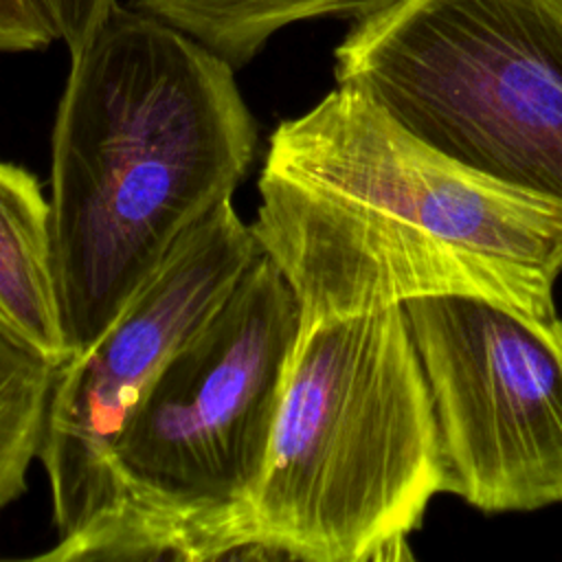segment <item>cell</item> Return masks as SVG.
<instances>
[{"instance_id": "obj_11", "label": "cell", "mask_w": 562, "mask_h": 562, "mask_svg": "<svg viewBox=\"0 0 562 562\" xmlns=\"http://www.w3.org/2000/svg\"><path fill=\"white\" fill-rule=\"evenodd\" d=\"M55 40L70 55L79 53L105 22L116 0H26Z\"/></svg>"}, {"instance_id": "obj_9", "label": "cell", "mask_w": 562, "mask_h": 562, "mask_svg": "<svg viewBox=\"0 0 562 562\" xmlns=\"http://www.w3.org/2000/svg\"><path fill=\"white\" fill-rule=\"evenodd\" d=\"M395 0H130L200 42L235 70L246 66L283 26L323 15L364 18Z\"/></svg>"}, {"instance_id": "obj_1", "label": "cell", "mask_w": 562, "mask_h": 562, "mask_svg": "<svg viewBox=\"0 0 562 562\" xmlns=\"http://www.w3.org/2000/svg\"><path fill=\"white\" fill-rule=\"evenodd\" d=\"M250 233L299 303V329L411 299L468 294L562 336V211L426 145L338 86L281 121Z\"/></svg>"}, {"instance_id": "obj_2", "label": "cell", "mask_w": 562, "mask_h": 562, "mask_svg": "<svg viewBox=\"0 0 562 562\" xmlns=\"http://www.w3.org/2000/svg\"><path fill=\"white\" fill-rule=\"evenodd\" d=\"M255 147L235 68L158 18L116 4L70 55L53 127L50 217L72 358L184 233L231 200Z\"/></svg>"}, {"instance_id": "obj_3", "label": "cell", "mask_w": 562, "mask_h": 562, "mask_svg": "<svg viewBox=\"0 0 562 562\" xmlns=\"http://www.w3.org/2000/svg\"><path fill=\"white\" fill-rule=\"evenodd\" d=\"M441 492L439 426L404 305L299 329L244 555L408 560Z\"/></svg>"}, {"instance_id": "obj_5", "label": "cell", "mask_w": 562, "mask_h": 562, "mask_svg": "<svg viewBox=\"0 0 562 562\" xmlns=\"http://www.w3.org/2000/svg\"><path fill=\"white\" fill-rule=\"evenodd\" d=\"M334 59L426 145L562 211V0H395Z\"/></svg>"}, {"instance_id": "obj_7", "label": "cell", "mask_w": 562, "mask_h": 562, "mask_svg": "<svg viewBox=\"0 0 562 562\" xmlns=\"http://www.w3.org/2000/svg\"><path fill=\"white\" fill-rule=\"evenodd\" d=\"M257 252L233 202H220L112 325L59 367L37 454L50 483L57 542L40 560H86L112 509L110 454L127 415Z\"/></svg>"}, {"instance_id": "obj_12", "label": "cell", "mask_w": 562, "mask_h": 562, "mask_svg": "<svg viewBox=\"0 0 562 562\" xmlns=\"http://www.w3.org/2000/svg\"><path fill=\"white\" fill-rule=\"evenodd\" d=\"M55 42L26 0H0V50H40Z\"/></svg>"}, {"instance_id": "obj_6", "label": "cell", "mask_w": 562, "mask_h": 562, "mask_svg": "<svg viewBox=\"0 0 562 562\" xmlns=\"http://www.w3.org/2000/svg\"><path fill=\"white\" fill-rule=\"evenodd\" d=\"M430 389L443 492L483 514L562 503V336L483 296L404 303Z\"/></svg>"}, {"instance_id": "obj_4", "label": "cell", "mask_w": 562, "mask_h": 562, "mask_svg": "<svg viewBox=\"0 0 562 562\" xmlns=\"http://www.w3.org/2000/svg\"><path fill=\"white\" fill-rule=\"evenodd\" d=\"M299 321L259 250L127 415L110 454L112 509L86 560L246 553Z\"/></svg>"}, {"instance_id": "obj_8", "label": "cell", "mask_w": 562, "mask_h": 562, "mask_svg": "<svg viewBox=\"0 0 562 562\" xmlns=\"http://www.w3.org/2000/svg\"><path fill=\"white\" fill-rule=\"evenodd\" d=\"M0 323L55 367L72 360L55 277L50 200L40 180L0 160Z\"/></svg>"}, {"instance_id": "obj_10", "label": "cell", "mask_w": 562, "mask_h": 562, "mask_svg": "<svg viewBox=\"0 0 562 562\" xmlns=\"http://www.w3.org/2000/svg\"><path fill=\"white\" fill-rule=\"evenodd\" d=\"M57 371L0 323V512L26 492Z\"/></svg>"}]
</instances>
